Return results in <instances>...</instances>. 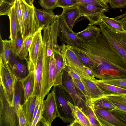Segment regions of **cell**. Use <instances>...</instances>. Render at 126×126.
I'll return each mask as SVG.
<instances>
[{"label": "cell", "mask_w": 126, "mask_h": 126, "mask_svg": "<svg viewBox=\"0 0 126 126\" xmlns=\"http://www.w3.org/2000/svg\"><path fill=\"white\" fill-rule=\"evenodd\" d=\"M80 51L92 62L95 77L101 80L126 79V60L101 33L84 42Z\"/></svg>", "instance_id": "1"}, {"label": "cell", "mask_w": 126, "mask_h": 126, "mask_svg": "<svg viewBox=\"0 0 126 126\" xmlns=\"http://www.w3.org/2000/svg\"><path fill=\"white\" fill-rule=\"evenodd\" d=\"M101 33L126 60V30L121 31L107 25L102 20L97 24Z\"/></svg>", "instance_id": "2"}, {"label": "cell", "mask_w": 126, "mask_h": 126, "mask_svg": "<svg viewBox=\"0 0 126 126\" xmlns=\"http://www.w3.org/2000/svg\"><path fill=\"white\" fill-rule=\"evenodd\" d=\"M52 89L55 93L57 107L60 118L65 123H70L74 120L72 115L68 101L74 104L70 95L62 84L53 86Z\"/></svg>", "instance_id": "3"}, {"label": "cell", "mask_w": 126, "mask_h": 126, "mask_svg": "<svg viewBox=\"0 0 126 126\" xmlns=\"http://www.w3.org/2000/svg\"><path fill=\"white\" fill-rule=\"evenodd\" d=\"M20 1L22 12L24 29L23 40L31 35L44 28L38 20L36 14L35 7L28 5L23 0Z\"/></svg>", "instance_id": "4"}, {"label": "cell", "mask_w": 126, "mask_h": 126, "mask_svg": "<svg viewBox=\"0 0 126 126\" xmlns=\"http://www.w3.org/2000/svg\"><path fill=\"white\" fill-rule=\"evenodd\" d=\"M0 126H19L18 115L10 106L0 85Z\"/></svg>", "instance_id": "5"}, {"label": "cell", "mask_w": 126, "mask_h": 126, "mask_svg": "<svg viewBox=\"0 0 126 126\" xmlns=\"http://www.w3.org/2000/svg\"><path fill=\"white\" fill-rule=\"evenodd\" d=\"M16 76L9 64H4L0 57V83L9 103L13 107Z\"/></svg>", "instance_id": "6"}, {"label": "cell", "mask_w": 126, "mask_h": 126, "mask_svg": "<svg viewBox=\"0 0 126 126\" xmlns=\"http://www.w3.org/2000/svg\"><path fill=\"white\" fill-rule=\"evenodd\" d=\"M61 46V52L65 66L73 70L80 77L92 80L86 72L84 65L67 45L62 44Z\"/></svg>", "instance_id": "7"}, {"label": "cell", "mask_w": 126, "mask_h": 126, "mask_svg": "<svg viewBox=\"0 0 126 126\" xmlns=\"http://www.w3.org/2000/svg\"><path fill=\"white\" fill-rule=\"evenodd\" d=\"M43 104L41 118L36 126H39L41 123L44 126H51L53 120L60 117L55 93L52 89L51 92L48 94L46 99L44 100Z\"/></svg>", "instance_id": "8"}, {"label": "cell", "mask_w": 126, "mask_h": 126, "mask_svg": "<svg viewBox=\"0 0 126 126\" xmlns=\"http://www.w3.org/2000/svg\"><path fill=\"white\" fill-rule=\"evenodd\" d=\"M76 6L79 9L82 16L86 17L89 21V25L97 24L101 20L102 14L109 10L108 7L100 3H79Z\"/></svg>", "instance_id": "9"}, {"label": "cell", "mask_w": 126, "mask_h": 126, "mask_svg": "<svg viewBox=\"0 0 126 126\" xmlns=\"http://www.w3.org/2000/svg\"><path fill=\"white\" fill-rule=\"evenodd\" d=\"M62 84L71 97L74 105L78 106L85 113L86 99L74 83L72 78L64 69L62 73Z\"/></svg>", "instance_id": "10"}, {"label": "cell", "mask_w": 126, "mask_h": 126, "mask_svg": "<svg viewBox=\"0 0 126 126\" xmlns=\"http://www.w3.org/2000/svg\"><path fill=\"white\" fill-rule=\"evenodd\" d=\"M57 19L59 22L58 37L62 44L72 46L80 44L82 42L67 24L64 19L60 15Z\"/></svg>", "instance_id": "11"}, {"label": "cell", "mask_w": 126, "mask_h": 126, "mask_svg": "<svg viewBox=\"0 0 126 126\" xmlns=\"http://www.w3.org/2000/svg\"><path fill=\"white\" fill-rule=\"evenodd\" d=\"M42 30L39 31L34 35L29 48L27 59L29 73L34 71L37 64L40 45L42 40Z\"/></svg>", "instance_id": "12"}, {"label": "cell", "mask_w": 126, "mask_h": 126, "mask_svg": "<svg viewBox=\"0 0 126 126\" xmlns=\"http://www.w3.org/2000/svg\"><path fill=\"white\" fill-rule=\"evenodd\" d=\"M9 65L16 78L20 80L25 78L29 74L27 60L21 59L13 50Z\"/></svg>", "instance_id": "13"}, {"label": "cell", "mask_w": 126, "mask_h": 126, "mask_svg": "<svg viewBox=\"0 0 126 126\" xmlns=\"http://www.w3.org/2000/svg\"><path fill=\"white\" fill-rule=\"evenodd\" d=\"M93 109L101 126H126V124L115 117L111 110L100 108Z\"/></svg>", "instance_id": "14"}, {"label": "cell", "mask_w": 126, "mask_h": 126, "mask_svg": "<svg viewBox=\"0 0 126 126\" xmlns=\"http://www.w3.org/2000/svg\"><path fill=\"white\" fill-rule=\"evenodd\" d=\"M44 46L42 41L40 47L37 64L34 70L35 84L32 95L41 97L43 74Z\"/></svg>", "instance_id": "15"}, {"label": "cell", "mask_w": 126, "mask_h": 126, "mask_svg": "<svg viewBox=\"0 0 126 126\" xmlns=\"http://www.w3.org/2000/svg\"><path fill=\"white\" fill-rule=\"evenodd\" d=\"M72 115L74 120L70 123L69 126H91L88 117L86 113L78 106L74 105L68 101Z\"/></svg>", "instance_id": "16"}, {"label": "cell", "mask_w": 126, "mask_h": 126, "mask_svg": "<svg viewBox=\"0 0 126 126\" xmlns=\"http://www.w3.org/2000/svg\"><path fill=\"white\" fill-rule=\"evenodd\" d=\"M91 80L96 84L105 96L126 95V89L107 83L101 80L95 79Z\"/></svg>", "instance_id": "17"}, {"label": "cell", "mask_w": 126, "mask_h": 126, "mask_svg": "<svg viewBox=\"0 0 126 126\" xmlns=\"http://www.w3.org/2000/svg\"><path fill=\"white\" fill-rule=\"evenodd\" d=\"M7 16L9 18L10 23V35L9 38L11 40L13 49L15 45L18 32L21 30L14 5L11 7Z\"/></svg>", "instance_id": "18"}, {"label": "cell", "mask_w": 126, "mask_h": 126, "mask_svg": "<svg viewBox=\"0 0 126 126\" xmlns=\"http://www.w3.org/2000/svg\"><path fill=\"white\" fill-rule=\"evenodd\" d=\"M60 15L63 17L72 30L76 20L82 16L79 9L76 6L63 8V11Z\"/></svg>", "instance_id": "19"}, {"label": "cell", "mask_w": 126, "mask_h": 126, "mask_svg": "<svg viewBox=\"0 0 126 126\" xmlns=\"http://www.w3.org/2000/svg\"><path fill=\"white\" fill-rule=\"evenodd\" d=\"M39 98L36 96L32 95L22 105L23 111L29 126H32L34 110Z\"/></svg>", "instance_id": "20"}, {"label": "cell", "mask_w": 126, "mask_h": 126, "mask_svg": "<svg viewBox=\"0 0 126 126\" xmlns=\"http://www.w3.org/2000/svg\"><path fill=\"white\" fill-rule=\"evenodd\" d=\"M80 77L81 80L90 99H96L105 96L101 90L91 80Z\"/></svg>", "instance_id": "21"}, {"label": "cell", "mask_w": 126, "mask_h": 126, "mask_svg": "<svg viewBox=\"0 0 126 126\" xmlns=\"http://www.w3.org/2000/svg\"><path fill=\"white\" fill-rule=\"evenodd\" d=\"M36 14L39 21L45 27L51 24L57 18L58 15H55L52 10L37 9L35 7Z\"/></svg>", "instance_id": "22"}, {"label": "cell", "mask_w": 126, "mask_h": 126, "mask_svg": "<svg viewBox=\"0 0 126 126\" xmlns=\"http://www.w3.org/2000/svg\"><path fill=\"white\" fill-rule=\"evenodd\" d=\"M24 92L22 83L20 80L16 77L13 98V106L16 111L18 115V113L20 105H22L24 100Z\"/></svg>", "instance_id": "23"}, {"label": "cell", "mask_w": 126, "mask_h": 126, "mask_svg": "<svg viewBox=\"0 0 126 126\" xmlns=\"http://www.w3.org/2000/svg\"><path fill=\"white\" fill-rule=\"evenodd\" d=\"M20 80L24 91L25 102L33 95L35 84L34 71L29 73L25 78Z\"/></svg>", "instance_id": "24"}, {"label": "cell", "mask_w": 126, "mask_h": 126, "mask_svg": "<svg viewBox=\"0 0 126 126\" xmlns=\"http://www.w3.org/2000/svg\"><path fill=\"white\" fill-rule=\"evenodd\" d=\"M101 33L100 28L95 26L89 25L84 30L76 33V34L83 42L94 39Z\"/></svg>", "instance_id": "25"}, {"label": "cell", "mask_w": 126, "mask_h": 126, "mask_svg": "<svg viewBox=\"0 0 126 126\" xmlns=\"http://www.w3.org/2000/svg\"><path fill=\"white\" fill-rule=\"evenodd\" d=\"M1 48L0 51V57L3 64H9L10 55L13 50L11 40L2 39L0 36Z\"/></svg>", "instance_id": "26"}, {"label": "cell", "mask_w": 126, "mask_h": 126, "mask_svg": "<svg viewBox=\"0 0 126 126\" xmlns=\"http://www.w3.org/2000/svg\"><path fill=\"white\" fill-rule=\"evenodd\" d=\"M93 108H100L112 110L115 108L106 96L96 99H91Z\"/></svg>", "instance_id": "27"}, {"label": "cell", "mask_w": 126, "mask_h": 126, "mask_svg": "<svg viewBox=\"0 0 126 126\" xmlns=\"http://www.w3.org/2000/svg\"><path fill=\"white\" fill-rule=\"evenodd\" d=\"M106 96L115 109L126 112V99L124 95H110Z\"/></svg>", "instance_id": "28"}, {"label": "cell", "mask_w": 126, "mask_h": 126, "mask_svg": "<svg viewBox=\"0 0 126 126\" xmlns=\"http://www.w3.org/2000/svg\"><path fill=\"white\" fill-rule=\"evenodd\" d=\"M85 113L88 117L91 126H101L94 112L91 99L86 100Z\"/></svg>", "instance_id": "29"}, {"label": "cell", "mask_w": 126, "mask_h": 126, "mask_svg": "<svg viewBox=\"0 0 126 126\" xmlns=\"http://www.w3.org/2000/svg\"><path fill=\"white\" fill-rule=\"evenodd\" d=\"M56 74V69L53 54L50 57L48 71V86L49 90L54 86Z\"/></svg>", "instance_id": "30"}, {"label": "cell", "mask_w": 126, "mask_h": 126, "mask_svg": "<svg viewBox=\"0 0 126 126\" xmlns=\"http://www.w3.org/2000/svg\"><path fill=\"white\" fill-rule=\"evenodd\" d=\"M33 35H31L25 38L20 51L17 55L18 57L21 59L27 60L29 55V50L32 41Z\"/></svg>", "instance_id": "31"}, {"label": "cell", "mask_w": 126, "mask_h": 126, "mask_svg": "<svg viewBox=\"0 0 126 126\" xmlns=\"http://www.w3.org/2000/svg\"><path fill=\"white\" fill-rule=\"evenodd\" d=\"M101 20L106 24L118 30L124 31H125L123 27V24L119 21L113 18H110L106 16L103 13L101 16Z\"/></svg>", "instance_id": "32"}, {"label": "cell", "mask_w": 126, "mask_h": 126, "mask_svg": "<svg viewBox=\"0 0 126 126\" xmlns=\"http://www.w3.org/2000/svg\"><path fill=\"white\" fill-rule=\"evenodd\" d=\"M14 5L20 24L23 37L24 34V29L23 17L20 0H16Z\"/></svg>", "instance_id": "33"}, {"label": "cell", "mask_w": 126, "mask_h": 126, "mask_svg": "<svg viewBox=\"0 0 126 126\" xmlns=\"http://www.w3.org/2000/svg\"><path fill=\"white\" fill-rule=\"evenodd\" d=\"M58 0H39V3L44 9L53 10L56 7V4Z\"/></svg>", "instance_id": "34"}, {"label": "cell", "mask_w": 126, "mask_h": 126, "mask_svg": "<svg viewBox=\"0 0 126 126\" xmlns=\"http://www.w3.org/2000/svg\"><path fill=\"white\" fill-rule=\"evenodd\" d=\"M79 3L77 0H58L57 3L56 7L63 9L76 6Z\"/></svg>", "instance_id": "35"}, {"label": "cell", "mask_w": 126, "mask_h": 126, "mask_svg": "<svg viewBox=\"0 0 126 126\" xmlns=\"http://www.w3.org/2000/svg\"><path fill=\"white\" fill-rule=\"evenodd\" d=\"M23 40L21 30L18 31L15 47L13 49V51L17 55L22 46Z\"/></svg>", "instance_id": "36"}, {"label": "cell", "mask_w": 126, "mask_h": 126, "mask_svg": "<svg viewBox=\"0 0 126 126\" xmlns=\"http://www.w3.org/2000/svg\"><path fill=\"white\" fill-rule=\"evenodd\" d=\"M102 80L107 83L126 89V79Z\"/></svg>", "instance_id": "37"}, {"label": "cell", "mask_w": 126, "mask_h": 126, "mask_svg": "<svg viewBox=\"0 0 126 126\" xmlns=\"http://www.w3.org/2000/svg\"><path fill=\"white\" fill-rule=\"evenodd\" d=\"M72 79L75 86L83 94L86 100L90 99L87 94L85 87L81 80L78 79L72 78Z\"/></svg>", "instance_id": "38"}, {"label": "cell", "mask_w": 126, "mask_h": 126, "mask_svg": "<svg viewBox=\"0 0 126 126\" xmlns=\"http://www.w3.org/2000/svg\"><path fill=\"white\" fill-rule=\"evenodd\" d=\"M109 2L114 9L126 7V0H109Z\"/></svg>", "instance_id": "39"}, {"label": "cell", "mask_w": 126, "mask_h": 126, "mask_svg": "<svg viewBox=\"0 0 126 126\" xmlns=\"http://www.w3.org/2000/svg\"><path fill=\"white\" fill-rule=\"evenodd\" d=\"M11 4L4 2H0V15H8L11 7Z\"/></svg>", "instance_id": "40"}, {"label": "cell", "mask_w": 126, "mask_h": 126, "mask_svg": "<svg viewBox=\"0 0 126 126\" xmlns=\"http://www.w3.org/2000/svg\"><path fill=\"white\" fill-rule=\"evenodd\" d=\"M44 100L41 99L38 111L37 113L32 125V126H36L37 123L41 120L43 107Z\"/></svg>", "instance_id": "41"}, {"label": "cell", "mask_w": 126, "mask_h": 126, "mask_svg": "<svg viewBox=\"0 0 126 126\" xmlns=\"http://www.w3.org/2000/svg\"><path fill=\"white\" fill-rule=\"evenodd\" d=\"M112 113L122 121L126 124V112L115 109L111 111Z\"/></svg>", "instance_id": "42"}, {"label": "cell", "mask_w": 126, "mask_h": 126, "mask_svg": "<svg viewBox=\"0 0 126 126\" xmlns=\"http://www.w3.org/2000/svg\"><path fill=\"white\" fill-rule=\"evenodd\" d=\"M22 105L20 106L18 113L19 126H29L23 111Z\"/></svg>", "instance_id": "43"}, {"label": "cell", "mask_w": 126, "mask_h": 126, "mask_svg": "<svg viewBox=\"0 0 126 126\" xmlns=\"http://www.w3.org/2000/svg\"><path fill=\"white\" fill-rule=\"evenodd\" d=\"M113 18L120 21L122 24L124 30H126V11L123 14Z\"/></svg>", "instance_id": "44"}, {"label": "cell", "mask_w": 126, "mask_h": 126, "mask_svg": "<svg viewBox=\"0 0 126 126\" xmlns=\"http://www.w3.org/2000/svg\"><path fill=\"white\" fill-rule=\"evenodd\" d=\"M85 71L88 74L92 80L94 79L95 76L91 69L87 67L84 65Z\"/></svg>", "instance_id": "45"}, {"label": "cell", "mask_w": 126, "mask_h": 126, "mask_svg": "<svg viewBox=\"0 0 126 126\" xmlns=\"http://www.w3.org/2000/svg\"><path fill=\"white\" fill-rule=\"evenodd\" d=\"M81 3L101 4L98 0H77Z\"/></svg>", "instance_id": "46"}, {"label": "cell", "mask_w": 126, "mask_h": 126, "mask_svg": "<svg viewBox=\"0 0 126 126\" xmlns=\"http://www.w3.org/2000/svg\"><path fill=\"white\" fill-rule=\"evenodd\" d=\"M26 3L30 6L32 7L34 6L33 4L34 0H23Z\"/></svg>", "instance_id": "47"}, {"label": "cell", "mask_w": 126, "mask_h": 126, "mask_svg": "<svg viewBox=\"0 0 126 126\" xmlns=\"http://www.w3.org/2000/svg\"><path fill=\"white\" fill-rule=\"evenodd\" d=\"M16 0H0V2L4 1L11 4L12 5H14Z\"/></svg>", "instance_id": "48"}, {"label": "cell", "mask_w": 126, "mask_h": 126, "mask_svg": "<svg viewBox=\"0 0 126 126\" xmlns=\"http://www.w3.org/2000/svg\"><path fill=\"white\" fill-rule=\"evenodd\" d=\"M98 0L101 4H103L105 5V6H106L107 7H109L108 6L107 4L105 3V2H104L102 0Z\"/></svg>", "instance_id": "49"}, {"label": "cell", "mask_w": 126, "mask_h": 126, "mask_svg": "<svg viewBox=\"0 0 126 126\" xmlns=\"http://www.w3.org/2000/svg\"><path fill=\"white\" fill-rule=\"evenodd\" d=\"M102 0L106 4H107V3L109 2V0Z\"/></svg>", "instance_id": "50"}, {"label": "cell", "mask_w": 126, "mask_h": 126, "mask_svg": "<svg viewBox=\"0 0 126 126\" xmlns=\"http://www.w3.org/2000/svg\"><path fill=\"white\" fill-rule=\"evenodd\" d=\"M124 97H125V99H126V95H124Z\"/></svg>", "instance_id": "51"}]
</instances>
